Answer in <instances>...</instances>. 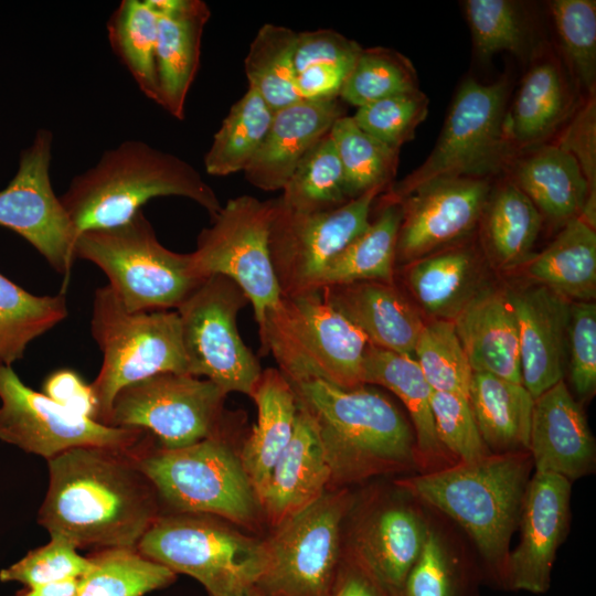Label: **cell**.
<instances>
[{
	"mask_svg": "<svg viewBox=\"0 0 596 596\" xmlns=\"http://www.w3.org/2000/svg\"><path fill=\"white\" fill-rule=\"evenodd\" d=\"M52 131L40 128L21 151L15 174L0 190V226L19 234L68 277L78 233L52 187Z\"/></svg>",
	"mask_w": 596,
	"mask_h": 596,
	"instance_id": "17",
	"label": "cell"
},
{
	"mask_svg": "<svg viewBox=\"0 0 596 596\" xmlns=\"http://www.w3.org/2000/svg\"><path fill=\"white\" fill-rule=\"evenodd\" d=\"M413 359L433 391L468 395L472 370L451 320L424 323Z\"/></svg>",
	"mask_w": 596,
	"mask_h": 596,
	"instance_id": "46",
	"label": "cell"
},
{
	"mask_svg": "<svg viewBox=\"0 0 596 596\" xmlns=\"http://www.w3.org/2000/svg\"><path fill=\"white\" fill-rule=\"evenodd\" d=\"M251 397L257 407V422L238 456L259 501L276 461L294 434L298 401L290 382L273 368L262 371Z\"/></svg>",
	"mask_w": 596,
	"mask_h": 596,
	"instance_id": "29",
	"label": "cell"
},
{
	"mask_svg": "<svg viewBox=\"0 0 596 596\" xmlns=\"http://www.w3.org/2000/svg\"><path fill=\"white\" fill-rule=\"evenodd\" d=\"M342 166L349 200L374 188L386 190L396 174L398 149L363 131L352 116L339 118L329 131Z\"/></svg>",
	"mask_w": 596,
	"mask_h": 596,
	"instance_id": "44",
	"label": "cell"
},
{
	"mask_svg": "<svg viewBox=\"0 0 596 596\" xmlns=\"http://www.w3.org/2000/svg\"><path fill=\"white\" fill-rule=\"evenodd\" d=\"M249 302L230 278L206 277L175 309L188 374L204 376L226 395L251 396L262 368L237 328V316Z\"/></svg>",
	"mask_w": 596,
	"mask_h": 596,
	"instance_id": "11",
	"label": "cell"
},
{
	"mask_svg": "<svg viewBox=\"0 0 596 596\" xmlns=\"http://www.w3.org/2000/svg\"><path fill=\"white\" fill-rule=\"evenodd\" d=\"M428 104L418 88L361 106L352 118L363 131L400 150L414 139L416 128L428 114Z\"/></svg>",
	"mask_w": 596,
	"mask_h": 596,
	"instance_id": "48",
	"label": "cell"
},
{
	"mask_svg": "<svg viewBox=\"0 0 596 596\" xmlns=\"http://www.w3.org/2000/svg\"><path fill=\"white\" fill-rule=\"evenodd\" d=\"M0 440L47 460L82 446L131 450L146 434L71 412L26 386L11 365L0 364Z\"/></svg>",
	"mask_w": 596,
	"mask_h": 596,
	"instance_id": "16",
	"label": "cell"
},
{
	"mask_svg": "<svg viewBox=\"0 0 596 596\" xmlns=\"http://www.w3.org/2000/svg\"><path fill=\"white\" fill-rule=\"evenodd\" d=\"M509 84L467 78L457 91L439 138L427 159L391 184L382 196L398 201L415 188L443 178H488L503 168L513 149L504 132Z\"/></svg>",
	"mask_w": 596,
	"mask_h": 596,
	"instance_id": "10",
	"label": "cell"
},
{
	"mask_svg": "<svg viewBox=\"0 0 596 596\" xmlns=\"http://www.w3.org/2000/svg\"><path fill=\"white\" fill-rule=\"evenodd\" d=\"M274 212L275 199L233 198L200 232L191 252L193 267L202 278L225 276L245 292L258 326L281 297L269 253Z\"/></svg>",
	"mask_w": 596,
	"mask_h": 596,
	"instance_id": "13",
	"label": "cell"
},
{
	"mask_svg": "<svg viewBox=\"0 0 596 596\" xmlns=\"http://www.w3.org/2000/svg\"><path fill=\"white\" fill-rule=\"evenodd\" d=\"M78 596H143L174 582L177 574L137 549L113 547L89 555Z\"/></svg>",
	"mask_w": 596,
	"mask_h": 596,
	"instance_id": "42",
	"label": "cell"
},
{
	"mask_svg": "<svg viewBox=\"0 0 596 596\" xmlns=\"http://www.w3.org/2000/svg\"><path fill=\"white\" fill-rule=\"evenodd\" d=\"M148 437L146 432L132 455L158 498L177 513L210 514L240 524L255 520L258 500L222 425L213 435L175 449L153 448Z\"/></svg>",
	"mask_w": 596,
	"mask_h": 596,
	"instance_id": "6",
	"label": "cell"
},
{
	"mask_svg": "<svg viewBox=\"0 0 596 596\" xmlns=\"http://www.w3.org/2000/svg\"><path fill=\"white\" fill-rule=\"evenodd\" d=\"M467 397L491 454L529 451L534 398L522 383L472 372Z\"/></svg>",
	"mask_w": 596,
	"mask_h": 596,
	"instance_id": "32",
	"label": "cell"
},
{
	"mask_svg": "<svg viewBox=\"0 0 596 596\" xmlns=\"http://www.w3.org/2000/svg\"><path fill=\"white\" fill-rule=\"evenodd\" d=\"M345 116L339 96L301 99L274 111L267 135L243 171L264 191L281 190L305 156Z\"/></svg>",
	"mask_w": 596,
	"mask_h": 596,
	"instance_id": "21",
	"label": "cell"
},
{
	"mask_svg": "<svg viewBox=\"0 0 596 596\" xmlns=\"http://www.w3.org/2000/svg\"><path fill=\"white\" fill-rule=\"evenodd\" d=\"M578 162L589 185V200L581 215L595 227L596 221V108L594 96L575 115L558 143Z\"/></svg>",
	"mask_w": 596,
	"mask_h": 596,
	"instance_id": "53",
	"label": "cell"
},
{
	"mask_svg": "<svg viewBox=\"0 0 596 596\" xmlns=\"http://www.w3.org/2000/svg\"><path fill=\"white\" fill-rule=\"evenodd\" d=\"M427 524L428 518L416 504L402 499L384 501L359 519L344 551L403 594Z\"/></svg>",
	"mask_w": 596,
	"mask_h": 596,
	"instance_id": "23",
	"label": "cell"
},
{
	"mask_svg": "<svg viewBox=\"0 0 596 596\" xmlns=\"http://www.w3.org/2000/svg\"><path fill=\"white\" fill-rule=\"evenodd\" d=\"M471 247L454 245L406 264L405 283L418 306L433 319L454 320L483 287Z\"/></svg>",
	"mask_w": 596,
	"mask_h": 596,
	"instance_id": "31",
	"label": "cell"
},
{
	"mask_svg": "<svg viewBox=\"0 0 596 596\" xmlns=\"http://www.w3.org/2000/svg\"><path fill=\"white\" fill-rule=\"evenodd\" d=\"M203 513L159 515L137 545L146 557L196 579L209 596L255 586L264 560L257 541Z\"/></svg>",
	"mask_w": 596,
	"mask_h": 596,
	"instance_id": "9",
	"label": "cell"
},
{
	"mask_svg": "<svg viewBox=\"0 0 596 596\" xmlns=\"http://www.w3.org/2000/svg\"><path fill=\"white\" fill-rule=\"evenodd\" d=\"M572 481L535 471L529 481L518 525L520 541L509 553L504 589L546 593L556 552L571 519Z\"/></svg>",
	"mask_w": 596,
	"mask_h": 596,
	"instance_id": "19",
	"label": "cell"
},
{
	"mask_svg": "<svg viewBox=\"0 0 596 596\" xmlns=\"http://www.w3.org/2000/svg\"><path fill=\"white\" fill-rule=\"evenodd\" d=\"M533 461L529 451L491 454L396 486L455 520L472 539L494 584L504 588L509 544L518 526Z\"/></svg>",
	"mask_w": 596,
	"mask_h": 596,
	"instance_id": "3",
	"label": "cell"
},
{
	"mask_svg": "<svg viewBox=\"0 0 596 596\" xmlns=\"http://www.w3.org/2000/svg\"><path fill=\"white\" fill-rule=\"evenodd\" d=\"M491 192L487 178H443L426 182L401 200L396 260H414L458 245L479 225Z\"/></svg>",
	"mask_w": 596,
	"mask_h": 596,
	"instance_id": "18",
	"label": "cell"
},
{
	"mask_svg": "<svg viewBox=\"0 0 596 596\" xmlns=\"http://www.w3.org/2000/svg\"><path fill=\"white\" fill-rule=\"evenodd\" d=\"M49 487L38 521L77 549H137L160 515L158 494L131 450L68 449L47 460Z\"/></svg>",
	"mask_w": 596,
	"mask_h": 596,
	"instance_id": "1",
	"label": "cell"
},
{
	"mask_svg": "<svg viewBox=\"0 0 596 596\" xmlns=\"http://www.w3.org/2000/svg\"><path fill=\"white\" fill-rule=\"evenodd\" d=\"M383 188H374L324 212L297 213L275 199L269 253L281 296L318 290L328 264L371 223V210Z\"/></svg>",
	"mask_w": 596,
	"mask_h": 596,
	"instance_id": "15",
	"label": "cell"
},
{
	"mask_svg": "<svg viewBox=\"0 0 596 596\" xmlns=\"http://www.w3.org/2000/svg\"><path fill=\"white\" fill-rule=\"evenodd\" d=\"M415 89L418 81L411 61L393 49L376 46L361 50L339 97L359 108Z\"/></svg>",
	"mask_w": 596,
	"mask_h": 596,
	"instance_id": "45",
	"label": "cell"
},
{
	"mask_svg": "<svg viewBox=\"0 0 596 596\" xmlns=\"http://www.w3.org/2000/svg\"><path fill=\"white\" fill-rule=\"evenodd\" d=\"M543 217L511 181L491 190L479 225L485 252L500 269L523 266L532 256Z\"/></svg>",
	"mask_w": 596,
	"mask_h": 596,
	"instance_id": "35",
	"label": "cell"
},
{
	"mask_svg": "<svg viewBox=\"0 0 596 596\" xmlns=\"http://www.w3.org/2000/svg\"><path fill=\"white\" fill-rule=\"evenodd\" d=\"M44 394L71 412L95 421L97 405L91 385L71 370H58L44 382Z\"/></svg>",
	"mask_w": 596,
	"mask_h": 596,
	"instance_id": "56",
	"label": "cell"
},
{
	"mask_svg": "<svg viewBox=\"0 0 596 596\" xmlns=\"http://www.w3.org/2000/svg\"><path fill=\"white\" fill-rule=\"evenodd\" d=\"M511 181L542 217L562 226L582 215L590 196L578 162L558 143L542 147L519 160Z\"/></svg>",
	"mask_w": 596,
	"mask_h": 596,
	"instance_id": "30",
	"label": "cell"
},
{
	"mask_svg": "<svg viewBox=\"0 0 596 596\" xmlns=\"http://www.w3.org/2000/svg\"><path fill=\"white\" fill-rule=\"evenodd\" d=\"M331 596H403V594L343 551Z\"/></svg>",
	"mask_w": 596,
	"mask_h": 596,
	"instance_id": "55",
	"label": "cell"
},
{
	"mask_svg": "<svg viewBox=\"0 0 596 596\" xmlns=\"http://www.w3.org/2000/svg\"><path fill=\"white\" fill-rule=\"evenodd\" d=\"M432 411L438 440L457 464L491 455L479 433L467 396L433 391Z\"/></svg>",
	"mask_w": 596,
	"mask_h": 596,
	"instance_id": "49",
	"label": "cell"
},
{
	"mask_svg": "<svg viewBox=\"0 0 596 596\" xmlns=\"http://www.w3.org/2000/svg\"><path fill=\"white\" fill-rule=\"evenodd\" d=\"M92 567L89 556H82L77 547L61 536L30 551L24 557L0 571L1 582H18L24 587L81 578Z\"/></svg>",
	"mask_w": 596,
	"mask_h": 596,
	"instance_id": "50",
	"label": "cell"
},
{
	"mask_svg": "<svg viewBox=\"0 0 596 596\" xmlns=\"http://www.w3.org/2000/svg\"><path fill=\"white\" fill-rule=\"evenodd\" d=\"M362 47L333 30L297 32L294 65L296 75L315 65L352 68Z\"/></svg>",
	"mask_w": 596,
	"mask_h": 596,
	"instance_id": "54",
	"label": "cell"
},
{
	"mask_svg": "<svg viewBox=\"0 0 596 596\" xmlns=\"http://www.w3.org/2000/svg\"><path fill=\"white\" fill-rule=\"evenodd\" d=\"M533 281L568 301H594L596 233L581 216L566 222L553 242L523 266Z\"/></svg>",
	"mask_w": 596,
	"mask_h": 596,
	"instance_id": "33",
	"label": "cell"
},
{
	"mask_svg": "<svg viewBox=\"0 0 596 596\" xmlns=\"http://www.w3.org/2000/svg\"><path fill=\"white\" fill-rule=\"evenodd\" d=\"M568 372L572 387L581 401L596 391V305L573 301L567 328Z\"/></svg>",
	"mask_w": 596,
	"mask_h": 596,
	"instance_id": "52",
	"label": "cell"
},
{
	"mask_svg": "<svg viewBox=\"0 0 596 596\" xmlns=\"http://www.w3.org/2000/svg\"><path fill=\"white\" fill-rule=\"evenodd\" d=\"M290 384L317 425L330 485L416 470L413 428L385 395L365 384L354 389L322 380Z\"/></svg>",
	"mask_w": 596,
	"mask_h": 596,
	"instance_id": "2",
	"label": "cell"
},
{
	"mask_svg": "<svg viewBox=\"0 0 596 596\" xmlns=\"http://www.w3.org/2000/svg\"><path fill=\"white\" fill-rule=\"evenodd\" d=\"M351 68L336 65H315L296 75V86L301 99H320L339 96Z\"/></svg>",
	"mask_w": 596,
	"mask_h": 596,
	"instance_id": "57",
	"label": "cell"
},
{
	"mask_svg": "<svg viewBox=\"0 0 596 596\" xmlns=\"http://www.w3.org/2000/svg\"><path fill=\"white\" fill-rule=\"evenodd\" d=\"M505 290L518 324L522 384L536 398L564 380L571 301L538 284Z\"/></svg>",
	"mask_w": 596,
	"mask_h": 596,
	"instance_id": "20",
	"label": "cell"
},
{
	"mask_svg": "<svg viewBox=\"0 0 596 596\" xmlns=\"http://www.w3.org/2000/svg\"><path fill=\"white\" fill-rule=\"evenodd\" d=\"M262 353H272L289 382L322 380L342 389L364 385L366 337L320 290L281 296L258 326Z\"/></svg>",
	"mask_w": 596,
	"mask_h": 596,
	"instance_id": "5",
	"label": "cell"
},
{
	"mask_svg": "<svg viewBox=\"0 0 596 596\" xmlns=\"http://www.w3.org/2000/svg\"><path fill=\"white\" fill-rule=\"evenodd\" d=\"M320 292L366 337L370 344L413 358L425 322L395 284L358 281L323 287Z\"/></svg>",
	"mask_w": 596,
	"mask_h": 596,
	"instance_id": "25",
	"label": "cell"
},
{
	"mask_svg": "<svg viewBox=\"0 0 596 596\" xmlns=\"http://www.w3.org/2000/svg\"><path fill=\"white\" fill-rule=\"evenodd\" d=\"M453 322L472 372L522 383L518 324L505 289L483 287Z\"/></svg>",
	"mask_w": 596,
	"mask_h": 596,
	"instance_id": "27",
	"label": "cell"
},
{
	"mask_svg": "<svg viewBox=\"0 0 596 596\" xmlns=\"http://www.w3.org/2000/svg\"><path fill=\"white\" fill-rule=\"evenodd\" d=\"M467 20L478 54L488 58L502 52H520L524 31L515 6L507 0H468Z\"/></svg>",
	"mask_w": 596,
	"mask_h": 596,
	"instance_id": "51",
	"label": "cell"
},
{
	"mask_svg": "<svg viewBox=\"0 0 596 596\" xmlns=\"http://www.w3.org/2000/svg\"><path fill=\"white\" fill-rule=\"evenodd\" d=\"M274 116L273 109L254 89L231 107L204 156V169L214 177L244 171L263 143Z\"/></svg>",
	"mask_w": 596,
	"mask_h": 596,
	"instance_id": "39",
	"label": "cell"
},
{
	"mask_svg": "<svg viewBox=\"0 0 596 596\" xmlns=\"http://www.w3.org/2000/svg\"><path fill=\"white\" fill-rule=\"evenodd\" d=\"M225 397L210 380L158 373L121 389L106 425L145 430L159 440L161 448H182L220 428Z\"/></svg>",
	"mask_w": 596,
	"mask_h": 596,
	"instance_id": "14",
	"label": "cell"
},
{
	"mask_svg": "<svg viewBox=\"0 0 596 596\" xmlns=\"http://www.w3.org/2000/svg\"><path fill=\"white\" fill-rule=\"evenodd\" d=\"M529 453L535 471L553 472L570 481L595 468L594 437L564 380L534 398Z\"/></svg>",
	"mask_w": 596,
	"mask_h": 596,
	"instance_id": "22",
	"label": "cell"
},
{
	"mask_svg": "<svg viewBox=\"0 0 596 596\" xmlns=\"http://www.w3.org/2000/svg\"><path fill=\"white\" fill-rule=\"evenodd\" d=\"M281 191L278 203L297 213L330 211L350 201L329 132L299 162Z\"/></svg>",
	"mask_w": 596,
	"mask_h": 596,
	"instance_id": "43",
	"label": "cell"
},
{
	"mask_svg": "<svg viewBox=\"0 0 596 596\" xmlns=\"http://www.w3.org/2000/svg\"><path fill=\"white\" fill-rule=\"evenodd\" d=\"M68 315L66 296H36L0 273V364L23 358L31 341Z\"/></svg>",
	"mask_w": 596,
	"mask_h": 596,
	"instance_id": "40",
	"label": "cell"
},
{
	"mask_svg": "<svg viewBox=\"0 0 596 596\" xmlns=\"http://www.w3.org/2000/svg\"><path fill=\"white\" fill-rule=\"evenodd\" d=\"M169 195L194 201L211 220L222 207L214 190L189 162L145 141L126 140L75 175L60 199L79 235L120 225L148 201Z\"/></svg>",
	"mask_w": 596,
	"mask_h": 596,
	"instance_id": "4",
	"label": "cell"
},
{
	"mask_svg": "<svg viewBox=\"0 0 596 596\" xmlns=\"http://www.w3.org/2000/svg\"><path fill=\"white\" fill-rule=\"evenodd\" d=\"M81 578L24 587L17 596H78Z\"/></svg>",
	"mask_w": 596,
	"mask_h": 596,
	"instance_id": "58",
	"label": "cell"
},
{
	"mask_svg": "<svg viewBox=\"0 0 596 596\" xmlns=\"http://www.w3.org/2000/svg\"><path fill=\"white\" fill-rule=\"evenodd\" d=\"M376 217L326 267L318 290L358 281L394 284L396 245L402 222L400 202L382 199Z\"/></svg>",
	"mask_w": 596,
	"mask_h": 596,
	"instance_id": "36",
	"label": "cell"
},
{
	"mask_svg": "<svg viewBox=\"0 0 596 596\" xmlns=\"http://www.w3.org/2000/svg\"><path fill=\"white\" fill-rule=\"evenodd\" d=\"M350 505L344 491L324 493L277 525L264 541L265 560L255 586L265 596H331Z\"/></svg>",
	"mask_w": 596,
	"mask_h": 596,
	"instance_id": "12",
	"label": "cell"
},
{
	"mask_svg": "<svg viewBox=\"0 0 596 596\" xmlns=\"http://www.w3.org/2000/svg\"><path fill=\"white\" fill-rule=\"evenodd\" d=\"M157 13L156 66L159 105L184 119L185 100L201 57V42L211 17L202 0H150Z\"/></svg>",
	"mask_w": 596,
	"mask_h": 596,
	"instance_id": "24",
	"label": "cell"
},
{
	"mask_svg": "<svg viewBox=\"0 0 596 596\" xmlns=\"http://www.w3.org/2000/svg\"><path fill=\"white\" fill-rule=\"evenodd\" d=\"M362 382L390 390L406 407L412 421L416 470L419 473L457 464L438 440L432 411L433 390L412 356L369 343L363 356Z\"/></svg>",
	"mask_w": 596,
	"mask_h": 596,
	"instance_id": "28",
	"label": "cell"
},
{
	"mask_svg": "<svg viewBox=\"0 0 596 596\" xmlns=\"http://www.w3.org/2000/svg\"><path fill=\"white\" fill-rule=\"evenodd\" d=\"M481 573L462 547L428 519L421 552L404 584V596H479Z\"/></svg>",
	"mask_w": 596,
	"mask_h": 596,
	"instance_id": "37",
	"label": "cell"
},
{
	"mask_svg": "<svg viewBox=\"0 0 596 596\" xmlns=\"http://www.w3.org/2000/svg\"><path fill=\"white\" fill-rule=\"evenodd\" d=\"M75 255L105 273L129 311L177 309L205 279L195 272L191 253L159 242L142 210L120 225L82 232Z\"/></svg>",
	"mask_w": 596,
	"mask_h": 596,
	"instance_id": "7",
	"label": "cell"
},
{
	"mask_svg": "<svg viewBox=\"0 0 596 596\" xmlns=\"http://www.w3.org/2000/svg\"><path fill=\"white\" fill-rule=\"evenodd\" d=\"M233 596H265L256 586L248 587Z\"/></svg>",
	"mask_w": 596,
	"mask_h": 596,
	"instance_id": "59",
	"label": "cell"
},
{
	"mask_svg": "<svg viewBox=\"0 0 596 596\" xmlns=\"http://www.w3.org/2000/svg\"><path fill=\"white\" fill-rule=\"evenodd\" d=\"M297 32L264 24L253 39L244 60L248 87L276 111L301 100L296 86L294 54Z\"/></svg>",
	"mask_w": 596,
	"mask_h": 596,
	"instance_id": "41",
	"label": "cell"
},
{
	"mask_svg": "<svg viewBox=\"0 0 596 596\" xmlns=\"http://www.w3.org/2000/svg\"><path fill=\"white\" fill-rule=\"evenodd\" d=\"M571 104L560 65L553 60L535 63L505 113L504 132L511 147L524 149L549 138L564 121Z\"/></svg>",
	"mask_w": 596,
	"mask_h": 596,
	"instance_id": "34",
	"label": "cell"
},
{
	"mask_svg": "<svg viewBox=\"0 0 596 596\" xmlns=\"http://www.w3.org/2000/svg\"><path fill=\"white\" fill-rule=\"evenodd\" d=\"M330 478L317 425L298 404L294 434L272 470L259 507L277 526L319 500Z\"/></svg>",
	"mask_w": 596,
	"mask_h": 596,
	"instance_id": "26",
	"label": "cell"
},
{
	"mask_svg": "<svg viewBox=\"0 0 596 596\" xmlns=\"http://www.w3.org/2000/svg\"><path fill=\"white\" fill-rule=\"evenodd\" d=\"M157 13L150 0H123L107 21L108 42L140 92L159 105Z\"/></svg>",
	"mask_w": 596,
	"mask_h": 596,
	"instance_id": "38",
	"label": "cell"
},
{
	"mask_svg": "<svg viewBox=\"0 0 596 596\" xmlns=\"http://www.w3.org/2000/svg\"><path fill=\"white\" fill-rule=\"evenodd\" d=\"M551 14L567 60L581 85L594 92L596 78V2L554 0Z\"/></svg>",
	"mask_w": 596,
	"mask_h": 596,
	"instance_id": "47",
	"label": "cell"
},
{
	"mask_svg": "<svg viewBox=\"0 0 596 596\" xmlns=\"http://www.w3.org/2000/svg\"><path fill=\"white\" fill-rule=\"evenodd\" d=\"M91 332L103 353L91 384L97 411L106 425L117 393L158 373H187V359L175 310L129 311L107 285L95 290Z\"/></svg>",
	"mask_w": 596,
	"mask_h": 596,
	"instance_id": "8",
	"label": "cell"
}]
</instances>
